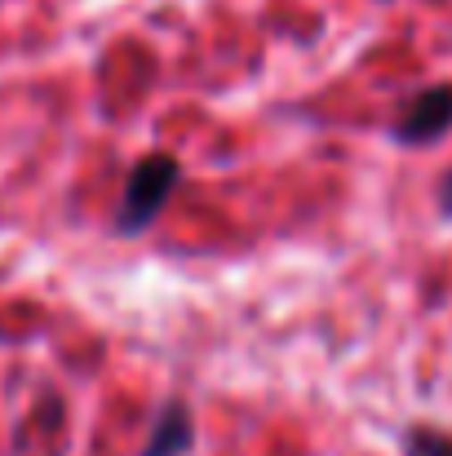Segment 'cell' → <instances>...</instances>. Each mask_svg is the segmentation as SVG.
Masks as SVG:
<instances>
[{"instance_id": "cell-1", "label": "cell", "mask_w": 452, "mask_h": 456, "mask_svg": "<svg viewBox=\"0 0 452 456\" xmlns=\"http://www.w3.org/2000/svg\"><path fill=\"white\" fill-rule=\"evenodd\" d=\"M177 182H182L177 155H164V151L143 155L129 168V177H125V191H120V204H116V231L134 240L147 226H155V217L164 213V204L177 191Z\"/></svg>"}, {"instance_id": "cell-2", "label": "cell", "mask_w": 452, "mask_h": 456, "mask_svg": "<svg viewBox=\"0 0 452 456\" xmlns=\"http://www.w3.org/2000/svg\"><path fill=\"white\" fill-rule=\"evenodd\" d=\"M452 134V85H431L417 89L404 111L390 125V138L399 147H435L440 138Z\"/></svg>"}, {"instance_id": "cell-3", "label": "cell", "mask_w": 452, "mask_h": 456, "mask_svg": "<svg viewBox=\"0 0 452 456\" xmlns=\"http://www.w3.org/2000/svg\"><path fill=\"white\" fill-rule=\"evenodd\" d=\"M195 444V421H191V408L182 399H168L155 417L147 435V448L138 456H186Z\"/></svg>"}, {"instance_id": "cell-4", "label": "cell", "mask_w": 452, "mask_h": 456, "mask_svg": "<svg viewBox=\"0 0 452 456\" xmlns=\"http://www.w3.org/2000/svg\"><path fill=\"white\" fill-rule=\"evenodd\" d=\"M404 456H452V435L440 426H408L404 430Z\"/></svg>"}, {"instance_id": "cell-5", "label": "cell", "mask_w": 452, "mask_h": 456, "mask_svg": "<svg viewBox=\"0 0 452 456\" xmlns=\"http://www.w3.org/2000/svg\"><path fill=\"white\" fill-rule=\"evenodd\" d=\"M435 200H440V213H444V217H452V173H444V182H440Z\"/></svg>"}]
</instances>
